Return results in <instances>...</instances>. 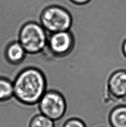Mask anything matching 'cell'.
<instances>
[{
    "label": "cell",
    "instance_id": "obj_1",
    "mask_svg": "<svg viewBox=\"0 0 126 127\" xmlns=\"http://www.w3.org/2000/svg\"><path fill=\"white\" fill-rule=\"evenodd\" d=\"M13 84L14 96L22 103L30 105L39 103L47 92V82L44 74L33 67L22 71Z\"/></svg>",
    "mask_w": 126,
    "mask_h": 127
},
{
    "label": "cell",
    "instance_id": "obj_2",
    "mask_svg": "<svg viewBox=\"0 0 126 127\" xmlns=\"http://www.w3.org/2000/svg\"><path fill=\"white\" fill-rule=\"evenodd\" d=\"M48 32L42 25L30 22L20 32L19 42L28 53H37L42 51L48 44Z\"/></svg>",
    "mask_w": 126,
    "mask_h": 127
},
{
    "label": "cell",
    "instance_id": "obj_3",
    "mask_svg": "<svg viewBox=\"0 0 126 127\" xmlns=\"http://www.w3.org/2000/svg\"><path fill=\"white\" fill-rule=\"evenodd\" d=\"M41 25L50 33L68 31L72 19L66 10L58 6H51L46 8L41 16Z\"/></svg>",
    "mask_w": 126,
    "mask_h": 127
},
{
    "label": "cell",
    "instance_id": "obj_4",
    "mask_svg": "<svg viewBox=\"0 0 126 127\" xmlns=\"http://www.w3.org/2000/svg\"><path fill=\"white\" fill-rule=\"evenodd\" d=\"M39 106L41 114L54 121L62 118L67 110L64 97L55 90H48L45 93L39 102Z\"/></svg>",
    "mask_w": 126,
    "mask_h": 127
},
{
    "label": "cell",
    "instance_id": "obj_5",
    "mask_svg": "<svg viewBox=\"0 0 126 127\" xmlns=\"http://www.w3.org/2000/svg\"><path fill=\"white\" fill-rule=\"evenodd\" d=\"M74 40L71 32H48V46L51 51L57 55H64L70 51L73 46Z\"/></svg>",
    "mask_w": 126,
    "mask_h": 127
},
{
    "label": "cell",
    "instance_id": "obj_6",
    "mask_svg": "<svg viewBox=\"0 0 126 127\" xmlns=\"http://www.w3.org/2000/svg\"><path fill=\"white\" fill-rule=\"evenodd\" d=\"M107 91L110 97L116 100L126 98V69H118L109 75L107 81Z\"/></svg>",
    "mask_w": 126,
    "mask_h": 127
},
{
    "label": "cell",
    "instance_id": "obj_7",
    "mask_svg": "<svg viewBox=\"0 0 126 127\" xmlns=\"http://www.w3.org/2000/svg\"><path fill=\"white\" fill-rule=\"evenodd\" d=\"M108 122L111 127H126V104L117 105L110 111Z\"/></svg>",
    "mask_w": 126,
    "mask_h": 127
},
{
    "label": "cell",
    "instance_id": "obj_8",
    "mask_svg": "<svg viewBox=\"0 0 126 127\" xmlns=\"http://www.w3.org/2000/svg\"><path fill=\"white\" fill-rule=\"evenodd\" d=\"M26 54V51L19 41L12 43L7 49L6 55L8 60L13 64H19L22 62Z\"/></svg>",
    "mask_w": 126,
    "mask_h": 127
},
{
    "label": "cell",
    "instance_id": "obj_9",
    "mask_svg": "<svg viewBox=\"0 0 126 127\" xmlns=\"http://www.w3.org/2000/svg\"><path fill=\"white\" fill-rule=\"evenodd\" d=\"M14 96L13 82L8 79L0 78V101L8 100Z\"/></svg>",
    "mask_w": 126,
    "mask_h": 127
},
{
    "label": "cell",
    "instance_id": "obj_10",
    "mask_svg": "<svg viewBox=\"0 0 126 127\" xmlns=\"http://www.w3.org/2000/svg\"><path fill=\"white\" fill-rule=\"evenodd\" d=\"M30 127H55V121L41 113L32 119Z\"/></svg>",
    "mask_w": 126,
    "mask_h": 127
},
{
    "label": "cell",
    "instance_id": "obj_11",
    "mask_svg": "<svg viewBox=\"0 0 126 127\" xmlns=\"http://www.w3.org/2000/svg\"><path fill=\"white\" fill-rule=\"evenodd\" d=\"M63 127H87L85 121L77 117L71 118L65 122Z\"/></svg>",
    "mask_w": 126,
    "mask_h": 127
},
{
    "label": "cell",
    "instance_id": "obj_12",
    "mask_svg": "<svg viewBox=\"0 0 126 127\" xmlns=\"http://www.w3.org/2000/svg\"><path fill=\"white\" fill-rule=\"evenodd\" d=\"M71 1L76 4H84L88 3V2H89L91 0H71Z\"/></svg>",
    "mask_w": 126,
    "mask_h": 127
},
{
    "label": "cell",
    "instance_id": "obj_13",
    "mask_svg": "<svg viewBox=\"0 0 126 127\" xmlns=\"http://www.w3.org/2000/svg\"><path fill=\"white\" fill-rule=\"evenodd\" d=\"M122 50H123V54H124L126 58V40H125V41L124 42V43H123V44Z\"/></svg>",
    "mask_w": 126,
    "mask_h": 127
},
{
    "label": "cell",
    "instance_id": "obj_14",
    "mask_svg": "<svg viewBox=\"0 0 126 127\" xmlns=\"http://www.w3.org/2000/svg\"><path fill=\"white\" fill-rule=\"evenodd\" d=\"M65 114H68V115H69V118H72V115H71L69 112H66V113H65Z\"/></svg>",
    "mask_w": 126,
    "mask_h": 127
},
{
    "label": "cell",
    "instance_id": "obj_15",
    "mask_svg": "<svg viewBox=\"0 0 126 127\" xmlns=\"http://www.w3.org/2000/svg\"><path fill=\"white\" fill-rule=\"evenodd\" d=\"M66 112H69V113H70V114L72 115V118H73V115L72 114V113L70 112V111H69V110H66Z\"/></svg>",
    "mask_w": 126,
    "mask_h": 127
},
{
    "label": "cell",
    "instance_id": "obj_16",
    "mask_svg": "<svg viewBox=\"0 0 126 127\" xmlns=\"http://www.w3.org/2000/svg\"><path fill=\"white\" fill-rule=\"evenodd\" d=\"M55 127H58V126H55Z\"/></svg>",
    "mask_w": 126,
    "mask_h": 127
}]
</instances>
